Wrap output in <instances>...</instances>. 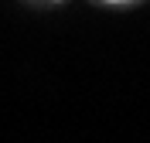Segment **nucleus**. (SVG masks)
<instances>
[{
    "label": "nucleus",
    "instance_id": "nucleus-1",
    "mask_svg": "<svg viewBox=\"0 0 150 143\" xmlns=\"http://www.w3.org/2000/svg\"><path fill=\"white\" fill-rule=\"evenodd\" d=\"M116 4H120V0H116Z\"/></svg>",
    "mask_w": 150,
    "mask_h": 143
}]
</instances>
